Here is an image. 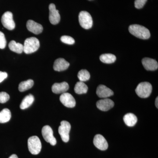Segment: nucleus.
<instances>
[{
    "label": "nucleus",
    "mask_w": 158,
    "mask_h": 158,
    "mask_svg": "<svg viewBox=\"0 0 158 158\" xmlns=\"http://www.w3.org/2000/svg\"><path fill=\"white\" fill-rule=\"evenodd\" d=\"M129 31L132 35L140 39L146 40L150 37L149 30L140 25L133 24L130 26Z\"/></svg>",
    "instance_id": "nucleus-1"
},
{
    "label": "nucleus",
    "mask_w": 158,
    "mask_h": 158,
    "mask_svg": "<svg viewBox=\"0 0 158 158\" xmlns=\"http://www.w3.org/2000/svg\"><path fill=\"white\" fill-rule=\"evenodd\" d=\"M40 47V42L36 37L27 38L23 45V52L27 54L33 53L36 52Z\"/></svg>",
    "instance_id": "nucleus-2"
},
{
    "label": "nucleus",
    "mask_w": 158,
    "mask_h": 158,
    "mask_svg": "<svg viewBox=\"0 0 158 158\" xmlns=\"http://www.w3.org/2000/svg\"><path fill=\"white\" fill-rule=\"evenodd\" d=\"M152 87L150 83L147 82H141L137 86L135 92L139 97L147 98L152 92Z\"/></svg>",
    "instance_id": "nucleus-3"
},
{
    "label": "nucleus",
    "mask_w": 158,
    "mask_h": 158,
    "mask_svg": "<svg viewBox=\"0 0 158 158\" xmlns=\"http://www.w3.org/2000/svg\"><path fill=\"white\" fill-rule=\"evenodd\" d=\"M28 146L29 151L33 155H37L41 151L42 145L41 141L37 136L30 137L28 140Z\"/></svg>",
    "instance_id": "nucleus-4"
},
{
    "label": "nucleus",
    "mask_w": 158,
    "mask_h": 158,
    "mask_svg": "<svg viewBox=\"0 0 158 158\" xmlns=\"http://www.w3.org/2000/svg\"><path fill=\"white\" fill-rule=\"evenodd\" d=\"M79 22L80 25L85 29H89L93 25V20L90 13L86 11H81L79 15Z\"/></svg>",
    "instance_id": "nucleus-5"
},
{
    "label": "nucleus",
    "mask_w": 158,
    "mask_h": 158,
    "mask_svg": "<svg viewBox=\"0 0 158 158\" xmlns=\"http://www.w3.org/2000/svg\"><path fill=\"white\" fill-rule=\"evenodd\" d=\"M70 129L71 125L69 122L65 120L61 122V125L59 127V133L64 142H67L69 141Z\"/></svg>",
    "instance_id": "nucleus-6"
},
{
    "label": "nucleus",
    "mask_w": 158,
    "mask_h": 158,
    "mask_svg": "<svg viewBox=\"0 0 158 158\" xmlns=\"http://www.w3.org/2000/svg\"><path fill=\"white\" fill-rule=\"evenodd\" d=\"M1 21L4 27L9 31L15 28V23L13 19V15L10 11H6L4 13L1 19Z\"/></svg>",
    "instance_id": "nucleus-7"
},
{
    "label": "nucleus",
    "mask_w": 158,
    "mask_h": 158,
    "mask_svg": "<svg viewBox=\"0 0 158 158\" xmlns=\"http://www.w3.org/2000/svg\"><path fill=\"white\" fill-rule=\"evenodd\" d=\"M42 135L45 141L49 143L51 145L54 146L56 144V139L54 137L53 130L49 126L43 127L42 129Z\"/></svg>",
    "instance_id": "nucleus-8"
},
{
    "label": "nucleus",
    "mask_w": 158,
    "mask_h": 158,
    "mask_svg": "<svg viewBox=\"0 0 158 158\" xmlns=\"http://www.w3.org/2000/svg\"><path fill=\"white\" fill-rule=\"evenodd\" d=\"M60 101L65 106L68 108H73L75 106L76 101L73 96L69 93L62 94L60 97Z\"/></svg>",
    "instance_id": "nucleus-9"
},
{
    "label": "nucleus",
    "mask_w": 158,
    "mask_h": 158,
    "mask_svg": "<svg viewBox=\"0 0 158 158\" xmlns=\"http://www.w3.org/2000/svg\"><path fill=\"white\" fill-rule=\"evenodd\" d=\"M49 19L51 23L53 25H56L59 23L60 20V15L59 11L56 9L55 4H51L49 6Z\"/></svg>",
    "instance_id": "nucleus-10"
},
{
    "label": "nucleus",
    "mask_w": 158,
    "mask_h": 158,
    "mask_svg": "<svg viewBox=\"0 0 158 158\" xmlns=\"http://www.w3.org/2000/svg\"><path fill=\"white\" fill-rule=\"evenodd\" d=\"M93 143L95 147L101 150H106L108 148L107 141L102 135H96L94 138Z\"/></svg>",
    "instance_id": "nucleus-11"
},
{
    "label": "nucleus",
    "mask_w": 158,
    "mask_h": 158,
    "mask_svg": "<svg viewBox=\"0 0 158 158\" xmlns=\"http://www.w3.org/2000/svg\"><path fill=\"white\" fill-rule=\"evenodd\" d=\"M96 106L99 110L102 111H107L113 107L114 103L110 99L105 98L97 102Z\"/></svg>",
    "instance_id": "nucleus-12"
},
{
    "label": "nucleus",
    "mask_w": 158,
    "mask_h": 158,
    "mask_svg": "<svg viewBox=\"0 0 158 158\" xmlns=\"http://www.w3.org/2000/svg\"><path fill=\"white\" fill-rule=\"evenodd\" d=\"M27 27L30 32L35 34H39L42 33L43 28L40 24L35 22L32 20H29L27 23Z\"/></svg>",
    "instance_id": "nucleus-13"
},
{
    "label": "nucleus",
    "mask_w": 158,
    "mask_h": 158,
    "mask_svg": "<svg viewBox=\"0 0 158 158\" xmlns=\"http://www.w3.org/2000/svg\"><path fill=\"white\" fill-rule=\"evenodd\" d=\"M96 94L101 98H107L114 94L113 90L104 85H99L97 89Z\"/></svg>",
    "instance_id": "nucleus-14"
},
{
    "label": "nucleus",
    "mask_w": 158,
    "mask_h": 158,
    "mask_svg": "<svg viewBox=\"0 0 158 158\" xmlns=\"http://www.w3.org/2000/svg\"><path fill=\"white\" fill-rule=\"evenodd\" d=\"M142 65L146 70L154 71L158 69V62L155 59L145 58L142 60Z\"/></svg>",
    "instance_id": "nucleus-15"
},
{
    "label": "nucleus",
    "mask_w": 158,
    "mask_h": 158,
    "mask_svg": "<svg viewBox=\"0 0 158 158\" xmlns=\"http://www.w3.org/2000/svg\"><path fill=\"white\" fill-rule=\"evenodd\" d=\"M69 89V86L66 82L55 83L52 86V91L54 93L59 94L65 93Z\"/></svg>",
    "instance_id": "nucleus-16"
},
{
    "label": "nucleus",
    "mask_w": 158,
    "mask_h": 158,
    "mask_svg": "<svg viewBox=\"0 0 158 158\" xmlns=\"http://www.w3.org/2000/svg\"><path fill=\"white\" fill-rule=\"evenodd\" d=\"M69 66V63L65 59L59 58L54 62L53 69L56 71H63L67 69Z\"/></svg>",
    "instance_id": "nucleus-17"
},
{
    "label": "nucleus",
    "mask_w": 158,
    "mask_h": 158,
    "mask_svg": "<svg viewBox=\"0 0 158 158\" xmlns=\"http://www.w3.org/2000/svg\"><path fill=\"white\" fill-rule=\"evenodd\" d=\"M123 120L127 126L133 127L137 123L138 118L135 114L129 113L125 115L123 117Z\"/></svg>",
    "instance_id": "nucleus-18"
},
{
    "label": "nucleus",
    "mask_w": 158,
    "mask_h": 158,
    "mask_svg": "<svg viewBox=\"0 0 158 158\" xmlns=\"http://www.w3.org/2000/svg\"><path fill=\"white\" fill-rule=\"evenodd\" d=\"M34 98L32 94L27 95L23 100L21 103L20 105V108L22 110H25L29 107L34 102Z\"/></svg>",
    "instance_id": "nucleus-19"
},
{
    "label": "nucleus",
    "mask_w": 158,
    "mask_h": 158,
    "mask_svg": "<svg viewBox=\"0 0 158 158\" xmlns=\"http://www.w3.org/2000/svg\"><path fill=\"white\" fill-rule=\"evenodd\" d=\"M9 47L11 51L17 53L21 54L23 52V45L21 44L16 43L14 40L10 41Z\"/></svg>",
    "instance_id": "nucleus-20"
},
{
    "label": "nucleus",
    "mask_w": 158,
    "mask_h": 158,
    "mask_svg": "<svg viewBox=\"0 0 158 158\" xmlns=\"http://www.w3.org/2000/svg\"><path fill=\"white\" fill-rule=\"evenodd\" d=\"M88 90V87L86 84L83 82L79 81L77 82L74 88V91L76 93L81 94L87 93Z\"/></svg>",
    "instance_id": "nucleus-21"
},
{
    "label": "nucleus",
    "mask_w": 158,
    "mask_h": 158,
    "mask_svg": "<svg viewBox=\"0 0 158 158\" xmlns=\"http://www.w3.org/2000/svg\"><path fill=\"white\" fill-rule=\"evenodd\" d=\"M11 113L8 109H3L0 112V123H6L10 120Z\"/></svg>",
    "instance_id": "nucleus-22"
},
{
    "label": "nucleus",
    "mask_w": 158,
    "mask_h": 158,
    "mask_svg": "<svg viewBox=\"0 0 158 158\" xmlns=\"http://www.w3.org/2000/svg\"><path fill=\"white\" fill-rule=\"evenodd\" d=\"M116 58L115 55L112 54H104L100 56L101 62L106 64H111L116 61Z\"/></svg>",
    "instance_id": "nucleus-23"
},
{
    "label": "nucleus",
    "mask_w": 158,
    "mask_h": 158,
    "mask_svg": "<svg viewBox=\"0 0 158 158\" xmlns=\"http://www.w3.org/2000/svg\"><path fill=\"white\" fill-rule=\"evenodd\" d=\"M34 85V81L32 80H28L21 82L19 86V90L20 92H23L31 89Z\"/></svg>",
    "instance_id": "nucleus-24"
},
{
    "label": "nucleus",
    "mask_w": 158,
    "mask_h": 158,
    "mask_svg": "<svg viewBox=\"0 0 158 158\" xmlns=\"http://www.w3.org/2000/svg\"><path fill=\"white\" fill-rule=\"evenodd\" d=\"M90 74L86 69H82L78 73V78L80 81L85 82L88 81L90 78Z\"/></svg>",
    "instance_id": "nucleus-25"
},
{
    "label": "nucleus",
    "mask_w": 158,
    "mask_h": 158,
    "mask_svg": "<svg viewBox=\"0 0 158 158\" xmlns=\"http://www.w3.org/2000/svg\"><path fill=\"white\" fill-rule=\"evenodd\" d=\"M62 42L66 44L72 45L75 43V40L73 37L68 36H63L61 37Z\"/></svg>",
    "instance_id": "nucleus-26"
},
{
    "label": "nucleus",
    "mask_w": 158,
    "mask_h": 158,
    "mask_svg": "<svg viewBox=\"0 0 158 158\" xmlns=\"http://www.w3.org/2000/svg\"><path fill=\"white\" fill-rule=\"evenodd\" d=\"M10 96L8 93L5 92H0V103H5L9 100Z\"/></svg>",
    "instance_id": "nucleus-27"
},
{
    "label": "nucleus",
    "mask_w": 158,
    "mask_h": 158,
    "mask_svg": "<svg viewBox=\"0 0 158 158\" xmlns=\"http://www.w3.org/2000/svg\"><path fill=\"white\" fill-rule=\"evenodd\" d=\"M6 40L5 37V34L2 32L0 31V48L4 49L6 48Z\"/></svg>",
    "instance_id": "nucleus-28"
},
{
    "label": "nucleus",
    "mask_w": 158,
    "mask_h": 158,
    "mask_svg": "<svg viewBox=\"0 0 158 158\" xmlns=\"http://www.w3.org/2000/svg\"><path fill=\"white\" fill-rule=\"evenodd\" d=\"M147 1V0H135V7L136 9H141L144 7Z\"/></svg>",
    "instance_id": "nucleus-29"
},
{
    "label": "nucleus",
    "mask_w": 158,
    "mask_h": 158,
    "mask_svg": "<svg viewBox=\"0 0 158 158\" xmlns=\"http://www.w3.org/2000/svg\"><path fill=\"white\" fill-rule=\"evenodd\" d=\"M7 77H8V74L7 73L0 71V83L7 78Z\"/></svg>",
    "instance_id": "nucleus-30"
},
{
    "label": "nucleus",
    "mask_w": 158,
    "mask_h": 158,
    "mask_svg": "<svg viewBox=\"0 0 158 158\" xmlns=\"http://www.w3.org/2000/svg\"><path fill=\"white\" fill-rule=\"evenodd\" d=\"M9 158H18L17 155L15 154H13L12 155L10 156Z\"/></svg>",
    "instance_id": "nucleus-31"
},
{
    "label": "nucleus",
    "mask_w": 158,
    "mask_h": 158,
    "mask_svg": "<svg viewBox=\"0 0 158 158\" xmlns=\"http://www.w3.org/2000/svg\"><path fill=\"white\" fill-rule=\"evenodd\" d=\"M158 97H157L156 98V101H155L156 106V107L157 108H158Z\"/></svg>",
    "instance_id": "nucleus-32"
}]
</instances>
